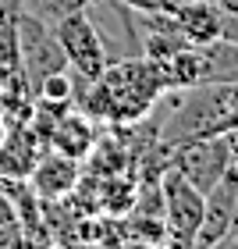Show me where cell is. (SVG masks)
Masks as SVG:
<instances>
[{
	"label": "cell",
	"mask_w": 238,
	"mask_h": 249,
	"mask_svg": "<svg viewBox=\"0 0 238 249\" xmlns=\"http://www.w3.org/2000/svg\"><path fill=\"white\" fill-rule=\"evenodd\" d=\"M82 100H75L78 110H85L96 124L132 128L142 118L153 114V107L167 96L164 71L150 57H121L103 68V75L82 86Z\"/></svg>",
	"instance_id": "cell-1"
},
{
	"label": "cell",
	"mask_w": 238,
	"mask_h": 249,
	"mask_svg": "<svg viewBox=\"0 0 238 249\" xmlns=\"http://www.w3.org/2000/svg\"><path fill=\"white\" fill-rule=\"evenodd\" d=\"M50 29H53V39H57L64 61H68V68H71V75L82 86L103 75V68L110 61H107L103 39H100L93 18L85 15V4H75V7L61 11V15L50 21Z\"/></svg>",
	"instance_id": "cell-2"
},
{
	"label": "cell",
	"mask_w": 238,
	"mask_h": 249,
	"mask_svg": "<svg viewBox=\"0 0 238 249\" xmlns=\"http://www.w3.org/2000/svg\"><path fill=\"white\" fill-rule=\"evenodd\" d=\"M160 196H164V249H196L203 221V192L167 164L160 171Z\"/></svg>",
	"instance_id": "cell-3"
},
{
	"label": "cell",
	"mask_w": 238,
	"mask_h": 249,
	"mask_svg": "<svg viewBox=\"0 0 238 249\" xmlns=\"http://www.w3.org/2000/svg\"><path fill=\"white\" fill-rule=\"evenodd\" d=\"M167 164L185 175L199 192H206L210 185H217L221 178L231 171L224 135H206V139H188V142L167 146Z\"/></svg>",
	"instance_id": "cell-4"
},
{
	"label": "cell",
	"mask_w": 238,
	"mask_h": 249,
	"mask_svg": "<svg viewBox=\"0 0 238 249\" xmlns=\"http://www.w3.org/2000/svg\"><path fill=\"white\" fill-rule=\"evenodd\" d=\"M47 153V139L29 121H11L7 135L0 142V178L7 182H29L32 167Z\"/></svg>",
	"instance_id": "cell-5"
},
{
	"label": "cell",
	"mask_w": 238,
	"mask_h": 249,
	"mask_svg": "<svg viewBox=\"0 0 238 249\" xmlns=\"http://www.w3.org/2000/svg\"><path fill=\"white\" fill-rule=\"evenodd\" d=\"M235 199H238V175L235 171H228L217 185H210L203 192V221H199L196 249H213V246H221L228 239Z\"/></svg>",
	"instance_id": "cell-6"
},
{
	"label": "cell",
	"mask_w": 238,
	"mask_h": 249,
	"mask_svg": "<svg viewBox=\"0 0 238 249\" xmlns=\"http://www.w3.org/2000/svg\"><path fill=\"white\" fill-rule=\"evenodd\" d=\"M47 150L71 157V160H85L96 150V121L78 107H68L64 114L53 121V128L47 135Z\"/></svg>",
	"instance_id": "cell-7"
},
{
	"label": "cell",
	"mask_w": 238,
	"mask_h": 249,
	"mask_svg": "<svg viewBox=\"0 0 238 249\" xmlns=\"http://www.w3.org/2000/svg\"><path fill=\"white\" fill-rule=\"evenodd\" d=\"M75 185H78V160L61 157L53 150L43 153L39 164L32 167V175H29V189L36 192V199H43V203L64 199Z\"/></svg>",
	"instance_id": "cell-8"
},
{
	"label": "cell",
	"mask_w": 238,
	"mask_h": 249,
	"mask_svg": "<svg viewBox=\"0 0 238 249\" xmlns=\"http://www.w3.org/2000/svg\"><path fill=\"white\" fill-rule=\"evenodd\" d=\"M174 21L192 47H210L221 39V25H224V11L213 0H178L174 4Z\"/></svg>",
	"instance_id": "cell-9"
},
{
	"label": "cell",
	"mask_w": 238,
	"mask_h": 249,
	"mask_svg": "<svg viewBox=\"0 0 238 249\" xmlns=\"http://www.w3.org/2000/svg\"><path fill=\"white\" fill-rule=\"evenodd\" d=\"M21 221H18V210L15 203L7 199V192L0 189V249H18L25 246V239H21Z\"/></svg>",
	"instance_id": "cell-10"
},
{
	"label": "cell",
	"mask_w": 238,
	"mask_h": 249,
	"mask_svg": "<svg viewBox=\"0 0 238 249\" xmlns=\"http://www.w3.org/2000/svg\"><path fill=\"white\" fill-rule=\"evenodd\" d=\"M217 124H221V135L238 128V78L217 82Z\"/></svg>",
	"instance_id": "cell-11"
},
{
	"label": "cell",
	"mask_w": 238,
	"mask_h": 249,
	"mask_svg": "<svg viewBox=\"0 0 238 249\" xmlns=\"http://www.w3.org/2000/svg\"><path fill=\"white\" fill-rule=\"evenodd\" d=\"M118 4H124L135 15H171L174 11V0H118Z\"/></svg>",
	"instance_id": "cell-12"
},
{
	"label": "cell",
	"mask_w": 238,
	"mask_h": 249,
	"mask_svg": "<svg viewBox=\"0 0 238 249\" xmlns=\"http://www.w3.org/2000/svg\"><path fill=\"white\" fill-rule=\"evenodd\" d=\"M221 39L238 47V15H224V25H221Z\"/></svg>",
	"instance_id": "cell-13"
},
{
	"label": "cell",
	"mask_w": 238,
	"mask_h": 249,
	"mask_svg": "<svg viewBox=\"0 0 238 249\" xmlns=\"http://www.w3.org/2000/svg\"><path fill=\"white\" fill-rule=\"evenodd\" d=\"M224 146H228V164H231V171L238 175V128L224 132Z\"/></svg>",
	"instance_id": "cell-14"
},
{
	"label": "cell",
	"mask_w": 238,
	"mask_h": 249,
	"mask_svg": "<svg viewBox=\"0 0 238 249\" xmlns=\"http://www.w3.org/2000/svg\"><path fill=\"white\" fill-rule=\"evenodd\" d=\"M213 4H217L224 15H238V0H213Z\"/></svg>",
	"instance_id": "cell-15"
},
{
	"label": "cell",
	"mask_w": 238,
	"mask_h": 249,
	"mask_svg": "<svg viewBox=\"0 0 238 249\" xmlns=\"http://www.w3.org/2000/svg\"><path fill=\"white\" fill-rule=\"evenodd\" d=\"M217 249H238V235H228V239H224Z\"/></svg>",
	"instance_id": "cell-16"
},
{
	"label": "cell",
	"mask_w": 238,
	"mask_h": 249,
	"mask_svg": "<svg viewBox=\"0 0 238 249\" xmlns=\"http://www.w3.org/2000/svg\"><path fill=\"white\" fill-rule=\"evenodd\" d=\"M228 235H238V199H235V213H231V228H228Z\"/></svg>",
	"instance_id": "cell-17"
},
{
	"label": "cell",
	"mask_w": 238,
	"mask_h": 249,
	"mask_svg": "<svg viewBox=\"0 0 238 249\" xmlns=\"http://www.w3.org/2000/svg\"><path fill=\"white\" fill-rule=\"evenodd\" d=\"M7 124H11V121H7V114L0 110V142H4V135H7Z\"/></svg>",
	"instance_id": "cell-18"
},
{
	"label": "cell",
	"mask_w": 238,
	"mask_h": 249,
	"mask_svg": "<svg viewBox=\"0 0 238 249\" xmlns=\"http://www.w3.org/2000/svg\"><path fill=\"white\" fill-rule=\"evenodd\" d=\"M213 249H217V246H213Z\"/></svg>",
	"instance_id": "cell-19"
}]
</instances>
